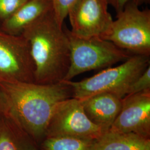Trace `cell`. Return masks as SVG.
<instances>
[{
    "instance_id": "cell-17",
    "label": "cell",
    "mask_w": 150,
    "mask_h": 150,
    "mask_svg": "<svg viewBox=\"0 0 150 150\" xmlns=\"http://www.w3.org/2000/svg\"><path fill=\"white\" fill-rule=\"evenodd\" d=\"M27 0H0V19L3 21L13 15Z\"/></svg>"
},
{
    "instance_id": "cell-1",
    "label": "cell",
    "mask_w": 150,
    "mask_h": 150,
    "mask_svg": "<svg viewBox=\"0 0 150 150\" xmlns=\"http://www.w3.org/2000/svg\"><path fill=\"white\" fill-rule=\"evenodd\" d=\"M73 96L62 81L54 83L0 81V106L22 129L35 139L46 134L58 105Z\"/></svg>"
},
{
    "instance_id": "cell-13",
    "label": "cell",
    "mask_w": 150,
    "mask_h": 150,
    "mask_svg": "<svg viewBox=\"0 0 150 150\" xmlns=\"http://www.w3.org/2000/svg\"><path fill=\"white\" fill-rule=\"evenodd\" d=\"M95 141L66 136H51L44 141L43 148L44 150H92Z\"/></svg>"
},
{
    "instance_id": "cell-20",
    "label": "cell",
    "mask_w": 150,
    "mask_h": 150,
    "mask_svg": "<svg viewBox=\"0 0 150 150\" xmlns=\"http://www.w3.org/2000/svg\"><path fill=\"white\" fill-rule=\"evenodd\" d=\"M0 107H1V106H0Z\"/></svg>"
},
{
    "instance_id": "cell-3",
    "label": "cell",
    "mask_w": 150,
    "mask_h": 150,
    "mask_svg": "<svg viewBox=\"0 0 150 150\" xmlns=\"http://www.w3.org/2000/svg\"><path fill=\"white\" fill-rule=\"evenodd\" d=\"M149 66L150 56L134 54L122 64L105 69L83 80L64 81L72 87V97L80 100L102 92L113 93L123 98L129 87Z\"/></svg>"
},
{
    "instance_id": "cell-18",
    "label": "cell",
    "mask_w": 150,
    "mask_h": 150,
    "mask_svg": "<svg viewBox=\"0 0 150 150\" xmlns=\"http://www.w3.org/2000/svg\"><path fill=\"white\" fill-rule=\"evenodd\" d=\"M108 5L113 7L117 13L122 11L129 2H134L137 6L141 5L145 3H149L150 0H107Z\"/></svg>"
},
{
    "instance_id": "cell-2",
    "label": "cell",
    "mask_w": 150,
    "mask_h": 150,
    "mask_svg": "<svg viewBox=\"0 0 150 150\" xmlns=\"http://www.w3.org/2000/svg\"><path fill=\"white\" fill-rule=\"evenodd\" d=\"M21 35L29 46L35 82L47 84L64 80L70 67V39L66 28L59 26L53 11L27 27Z\"/></svg>"
},
{
    "instance_id": "cell-9",
    "label": "cell",
    "mask_w": 150,
    "mask_h": 150,
    "mask_svg": "<svg viewBox=\"0 0 150 150\" xmlns=\"http://www.w3.org/2000/svg\"><path fill=\"white\" fill-rule=\"evenodd\" d=\"M109 130L150 137V90L122 98V107Z\"/></svg>"
},
{
    "instance_id": "cell-12",
    "label": "cell",
    "mask_w": 150,
    "mask_h": 150,
    "mask_svg": "<svg viewBox=\"0 0 150 150\" xmlns=\"http://www.w3.org/2000/svg\"><path fill=\"white\" fill-rule=\"evenodd\" d=\"M95 150H150V138L108 130L95 141Z\"/></svg>"
},
{
    "instance_id": "cell-14",
    "label": "cell",
    "mask_w": 150,
    "mask_h": 150,
    "mask_svg": "<svg viewBox=\"0 0 150 150\" xmlns=\"http://www.w3.org/2000/svg\"><path fill=\"white\" fill-rule=\"evenodd\" d=\"M0 150H38L30 142L19 139L8 131H0Z\"/></svg>"
},
{
    "instance_id": "cell-15",
    "label": "cell",
    "mask_w": 150,
    "mask_h": 150,
    "mask_svg": "<svg viewBox=\"0 0 150 150\" xmlns=\"http://www.w3.org/2000/svg\"><path fill=\"white\" fill-rule=\"evenodd\" d=\"M76 0H51L55 19L60 26H64L69 11Z\"/></svg>"
},
{
    "instance_id": "cell-16",
    "label": "cell",
    "mask_w": 150,
    "mask_h": 150,
    "mask_svg": "<svg viewBox=\"0 0 150 150\" xmlns=\"http://www.w3.org/2000/svg\"><path fill=\"white\" fill-rule=\"evenodd\" d=\"M150 90V66L129 87L127 95Z\"/></svg>"
},
{
    "instance_id": "cell-8",
    "label": "cell",
    "mask_w": 150,
    "mask_h": 150,
    "mask_svg": "<svg viewBox=\"0 0 150 150\" xmlns=\"http://www.w3.org/2000/svg\"><path fill=\"white\" fill-rule=\"evenodd\" d=\"M108 5L107 0H76L67 15L71 33L79 38H101L113 21Z\"/></svg>"
},
{
    "instance_id": "cell-11",
    "label": "cell",
    "mask_w": 150,
    "mask_h": 150,
    "mask_svg": "<svg viewBox=\"0 0 150 150\" xmlns=\"http://www.w3.org/2000/svg\"><path fill=\"white\" fill-rule=\"evenodd\" d=\"M52 11L51 0H27L13 15L3 21L1 30L11 35H21L27 27Z\"/></svg>"
},
{
    "instance_id": "cell-6",
    "label": "cell",
    "mask_w": 150,
    "mask_h": 150,
    "mask_svg": "<svg viewBox=\"0 0 150 150\" xmlns=\"http://www.w3.org/2000/svg\"><path fill=\"white\" fill-rule=\"evenodd\" d=\"M103 134L101 129L87 117L80 100L71 97L62 101L56 108L46 135L96 141Z\"/></svg>"
},
{
    "instance_id": "cell-10",
    "label": "cell",
    "mask_w": 150,
    "mask_h": 150,
    "mask_svg": "<svg viewBox=\"0 0 150 150\" xmlns=\"http://www.w3.org/2000/svg\"><path fill=\"white\" fill-rule=\"evenodd\" d=\"M84 112L103 133L111 127L122 107V98L109 92H102L81 100Z\"/></svg>"
},
{
    "instance_id": "cell-5",
    "label": "cell",
    "mask_w": 150,
    "mask_h": 150,
    "mask_svg": "<svg viewBox=\"0 0 150 150\" xmlns=\"http://www.w3.org/2000/svg\"><path fill=\"white\" fill-rule=\"evenodd\" d=\"M101 38L131 54L150 56V10L129 2Z\"/></svg>"
},
{
    "instance_id": "cell-19",
    "label": "cell",
    "mask_w": 150,
    "mask_h": 150,
    "mask_svg": "<svg viewBox=\"0 0 150 150\" xmlns=\"http://www.w3.org/2000/svg\"><path fill=\"white\" fill-rule=\"evenodd\" d=\"M92 150H95V146H94V147H93V149H92Z\"/></svg>"
},
{
    "instance_id": "cell-4",
    "label": "cell",
    "mask_w": 150,
    "mask_h": 150,
    "mask_svg": "<svg viewBox=\"0 0 150 150\" xmlns=\"http://www.w3.org/2000/svg\"><path fill=\"white\" fill-rule=\"evenodd\" d=\"M66 31L70 39V64L63 81H71L87 71L111 67L132 56V54L102 38H79L67 28Z\"/></svg>"
},
{
    "instance_id": "cell-7",
    "label": "cell",
    "mask_w": 150,
    "mask_h": 150,
    "mask_svg": "<svg viewBox=\"0 0 150 150\" xmlns=\"http://www.w3.org/2000/svg\"><path fill=\"white\" fill-rule=\"evenodd\" d=\"M28 44L22 35L0 30V81L35 82Z\"/></svg>"
}]
</instances>
